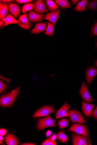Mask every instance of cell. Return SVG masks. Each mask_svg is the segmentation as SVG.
<instances>
[{
    "label": "cell",
    "instance_id": "6da1fadb",
    "mask_svg": "<svg viewBox=\"0 0 97 145\" xmlns=\"http://www.w3.org/2000/svg\"><path fill=\"white\" fill-rule=\"evenodd\" d=\"M20 87L13 90L9 93L6 95H3L0 99L1 106L7 107L11 106L15 101L18 94Z\"/></svg>",
    "mask_w": 97,
    "mask_h": 145
},
{
    "label": "cell",
    "instance_id": "7a4b0ae2",
    "mask_svg": "<svg viewBox=\"0 0 97 145\" xmlns=\"http://www.w3.org/2000/svg\"><path fill=\"white\" fill-rule=\"evenodd\" d=\"M55 121L52 119L50 114L47 118H42L38 122L37 128L39 130H43L49 127H56Z\"/></svg>",
    "mask_w": 97,
    "mask_h": 145
},
{
    "label": "cell",
    "instance_id": "3957f363",
    "mask_svg": "<svg viewBox=\"0 0 97 145\" xmlns=\"http://www.w3.org/2000/svg\"><path fill=\"white\" fill-rule=\"evenodd\" d=\"M68 112L70 116L71 121L83 124L85 122L84 117L79 112L75 110H69Z\"/></svg>",
    "mask_w": 97,
    "mask_h": 145
},
{
    "label": "cell",
    "instance_id": "277c9868",
    "mask_svg": "<svg viewBox=\"0 0 97 145\" xmlns=\"http://www.w3.org/2000/svg\"><path fill=\"white\" fill-rule=\"evenodd\" d=\"M68 131H73L78 134L84 135L87 139V131L84 125L79 124H73L68 129Z\"/></svg>",
    "mask_w": 97,
    "mask_h": 145
},
{
    "label": "cell",
    "instance_id": "5b68a950",
    "mask_svg": "<svg viewBox=\"0 0 97 145\" xmlns=\"http://www.w3.org/2000/svg\"><path fill=\"white\" fill-rule=\"evenodd\" d=\"M54 110L53 108L49 106H45L38 110L34 114L33 117L36 118L38 117H47L51 113H53Z\"/></svg>",
    "mask_w": 97,
    "mask_h": 145
},
{
    "label": "cell",
    "instance_id": "8992f818",
    "mask_svg": "<svg viewBox=\"0 0 97 145\" xmlns=\"http://www.w3.org/2000/svg\"><path fill=\"white\" fill-rule=\"evenodd\" d=\"M80 94L85 101L88 102H93L94 100L90 95L86 83L83 82L80 90Z\"/></svg>",
    "mask_w": 97,
    "mask_h": 145
},
{
    "label": "cell",
    "instance_id": "52a82bcc",
    "mask_svg": "<svg viewBox=\"0 0 97 145\" xmlns=\"http://www.w3.org/2000/svg\"><path fill=\"white\" fill-rule=\"evenodd\" d=\"M34 7V12L38 14L48 12L46 7L42 0H37L33 3Z\"/></svg>",
    "mask_w": 97,
    "mask_h": 145
},
{
    "label": "cell",
    "instance_id": "ba28073f",
    "mask_svg": "<svg viewBox=\"0 0 97 145\" xmlns=\"http://www.w3.org/2000/svg\"><path fill=\"white\" fill-rule=\"evenodd\" d=\"M60 11L61 9H59L56 11L48 13L44 19L49 21L55 26L59 18Z\"/></svg>",
    "mask_w": 97,
    "mask_h": 145
},
{
    "label": "cell",
    "instance_id": "9c48e42d",
    "mask_svg": "<svg viewBox=\"0 0 97 145\" xmlns=\"http://www.w3.org/2000/svg\"><path fill=\"white\" fill-rule=\"evenodd\" d=\"M72 138L73 145H88L87 139L84 135L73 134L72 136Z\"/></svg>",
    "mask_w": 97,
    "mask_h": 145
},
{
    "label": "cell",
    "instance_id": "30bf717a",
    "mask_svg": "<svg viewBox=\"0 0 97 145\" xmlns=\"http://www.w3.org/2000/svg\"><path fill=\"white\" fill-rule=\"evenodd\" d=\"M70 106L67 103H65L58 111L56 115V119L64 117H69V114L67 111L70 109Z\"/></svg>",
    "mask_w": 97,
    "mask_h": 145
},
{
    "label": "cell",
    "instance_id": "8fae6325",
    "mask_svg": "<svg viewBox=\"0 0 97 145\" xmlns=\"http://www.w3.org/2000/svg\"><path fill=\"white\" fill-rule=\"evenodd\" d=\"M44 14H38L31 11L29 12L28 15V19L31 22L35 23L42 22L44 21Z\"/></svg>",
    "mask_w": 97,
    "mask_h": 145
},
{
    "label": "cell",
    "instance_id": "7c38bea8",
    "mask_svg": "<svg viewBox=\"0 0 97 145\" xmlns=\"http://www.w3.org/2000/svg\"><path fill=\"white\" fill-rule=\"evenodd\" d=\"M26 13L21 16L18 19L20 23L18 25L22 29L25 30H29L32 26L27 18Z\"/></svg>",
    "mask_w": 97,
    "mask_h": 145
},
{
    "label": "cell",
    "instance_id": "4fadbf2b",
    "mask_svg": "<svg viewBox=\"0 0 97 145\" xmlns=\"http://www.w3.org/2000/svg\"><path fill=\"white\" fill-rule=\"evenodd\" d=\"M86 74V80L90 85L93 78L97 75V69L92 67H90L87 69Z\"/></svg>",
    "mask_w": 97,
    "mask_h": 145
},
{
    "label": "cell",
    "instance_id": "5bb4252c",
    "mask_svg": "<svg viewBox=\"0 0 97 145\" xmlns=\"http://www.w3.org/2000/svg\"><path fill=\"white\" fill-rule=\"evenodd\" d=\"M82 109L84 114L87 117H92L91 112L94 106V105L82 101Z\"/></svg>",
    "mask_w": 97,
    "mask_h": 145
},
{
    "label": "cell",
    "instance_id": "9a60e30c",
    "mask_svg": "<svg viewBox=\"0 0 97 145\" xmlns=\"http://www.w3.org/2000/svg\"><path fill=\"white\" fill-rule=\"evenodd\" d=\"M9 11L14 17L17 18L21 11L20 7L16 3H10L9 5Z\"/></svg>",
    "mask_w": 97,
    "mask_h": 145
},
{
    "label": "cell",
    "instance_id": "2e32d148",
    "mask_svg": "<svg viewBox=\"0 0 97 145\" xmlns=\"http://www.w3.org/2000/svg\"><path fill=\"white\" fill-rule=\"evenodd\" d=\"M47 28L46 22L37 23L36 24L35 27L31 31V33L33 34L40 33L46 31Z\"/></svg>",
    "mask_w": 97,
    "mask_h": 145
},
{
    "label": "cell",
    "instance_id": "e0dca14e",
    "mask_svg": "<svg viewBox=\"0 0 97 145\" xmlns=\"http://www.w3.org/2000/svg\"><path fill=\"white\" fill-rule=\"evenodd\" d=\"M1 20L5 22V24L3 26V28L5 27L8 25L12 24H19L20 22L16 20L12 15L9 14L5 18L1 19Z\"/></svg>",
    "mask_w": 97,
    "mask_h": 145
},
{
    "label": "cell",
    "instance_id": "ac0fdd59",
    "mask_svg": "<svg viewBox=\"0 0 97 145\" xmlns=\"http://www.w3.org/2000/svg\"><path fill=\"white\" fill-rule=\"evenodd\" d=\"M5 140L8 145H17L19 143V141L17 138L13 135L8 133L5 137Z\"/></svg>",
    "mask_w": 97,
    "mask_h": 145
},
{
    "label": "cell",
    "instance_id": "d6986e66",
    "mask_svg": "<svg viewBox=\"0 0 97 145\" xmlns=\"http://www.w3.org/2000/svg\"><path fill=\"white\" fill-rule=\"evenodd\" d=\"M9 7L7 4L1 2L0 4V16L1 19L5 18L8 14Z\"/></svg>",
    "mask_w": 97,
    "mask_h": 145
},
{
    "label": "cell",
    "instance_id": "ffe728a7",
    "mask_svg": "<svg viewBox=\"0 0 97 145\" xmlns=\"http://www.w3.org/2000/svg\"><path fill=\"white\" fill-rule=\"evenodd\" d=\"M45 4L48 10L51 12L56 11L59 8V7L51 0L45 1Z\"/></svg>",
    "mask_w": 97,
    "mask_h": 145
},
{
    "label": "cell",
    "instance_id": "44dd1931",
    "mask_svg": "<svg viewBox=\"0 0 97 145\" xmlns=\"http://www.w3.org/2000/svg\"><path fill=\"white\" fill-rule=\"evenodd\" d=\"M87 0H82L79 2L74 9L77 11L80 12L85 11L86 10V6L88 3Z\"/></svg>",
    "mask_w": 97,
    "mask_h": 145
},
{
    "label": "cell",
    "instance_id": "7402d4cb",
    "mask_svg": "<svg viewBox=\"0 0 97 145\" xmlns=\"http://www.w3.org/2000/svg\"><path fill=\"white\" fill-rule=\"evenodd\" d=\"M54 2L58 6L63 8H70L71 6L67 0H55Z\"/></svg>",
    "mask_w": 97,
    "mask_h": 145
},
{
    "label": "cell",
    "instance_id": "603a6c76",
    "mask_svg": "<svg viewBox=\"0 0 97 145\" xmlns=\"http://www.w3.org/2000/svg\"><path fill=\"white\" fill-rule=\"evenodd\" d=\"M54 26L53 24L50 22H48L47 28L44 34L49 36H52L53 34Z\"/></svg>",
    "mask_w": 97,
    "mask_h": 145
},
{
    "label": "cell",
    "instance_id": "cb8c5ba5",
    "mask_svg": "<svg viewBox=\"0 0 97 145\" xmlns=\"http://www.w3.org/2000/svg\"><path fill=\"white\" fill-rule=\"evenodd\" d=\"M58 140L63 143L67 142L68 140V137L64 133L63 131H59L57 135Z\"/></svg>",
    "mask_w": 97,
    "mask_h": 145
},
{
    "label": "cell",
    "instance_id": "d4e9b609",
    "mask_svg": "<svg viewBox=\"0 0 97 145\" xmlns=\"http://www.w3.org/2000/svg\"><path fill=\"white\" fill-rule=\"evenodd\" d=\"M33 3H27L23 5L22 8V11L23 14H25L27 11L32 10L34 8Z\"/></svg>",
    "mask_w": 97,
    "mask_h": 145
},
{
    "label": "cell",
    "instance_id": "484cf974",
    "mask_svg": "<svg viewBox=\"0 0 97 145\" xmlns=\"http://www.w3.org/2000/svg\"><path fill=\"white\" fill-rule=\"evenodd\" d=\"M69 123V121L66 118H64L59 121L57 125L60 129H64L67 127Z\"/></svg>",
    "mask_w": 97,
    "mask_h": 145
},
{
    "label": "cell",
    "instance_id": "4316f807",
    "mask_svg": "<svg viewBox=\"0 0 97 145\" xmlns=\"http://www.w3.org/2000/svg\"><path fill=\"white\" fill-rule=\"evenodd\" d=\"M87 8L92 10H97V0L90 2L87 6Z\"/></svg>",
    "mask_w": 97,
    "mask_h": 145
},
{
    "label": "cell",
    "instance_id": "83f0119b",
    "mask_svg": "<svg viewBox=\"0 0 97 145\" xmlns=\"http://www.w3.org/2000/svg\"><path fill=\"white\" fill-rule=\"evenodd\" d=\"M42 145H57L56 140H53L51 139L48 138L44 141L41 144Z\"/></svg>",
    "mask_w": 97,
    "mask_h": 145
},
{
    "label": "cell",
    "instance_id": "f1b7e54d",
    "mask_svg": "<svg viewBox=\"0 0 97 145\" xmlns=\"http://www.w3.org/2000/svg\"><path fill=\"white\" fill-rule=\"evenodd\" d=\"M7 86L1 80L0 81V93L1 94L6 89Z\"/></svg>",
    "mask_w": 97,
    "mask_h": 145
},
{
    "label": "cell",
    "instance_id": "f546056e",
    "mask_svg": "<svg viewBox=\"0 0 97 145\" xmlns=\"http://www.w3.org/2000/svg\"><path fill=\"white\" fill-rule=\"evenodd\" d=\"M15 1L20 4H22L31 3L33 1H32V0H16V1Z\"/></svg>",
    "mask_w": 97,
    "mask_h": 145
},
{
    "label": "cell",
    "instance_id": "4dcf8cb0",
    "mask_svg": "<svg viewBox=\"0 0 97 145\" xmlns=\"http://www.w3.org/2000/svg\"><path fill=\"white\" fill-rule=\"evenodd\" d=\"M92 32V34L97 36V22L95 24L93 28Z\"/></svg>",
    "mask_w": 97,
    "mask_h": 145
},
{
    "label": "cell",
    "instance_id": "1f68e13d",
    "mask_svg": "<svg viewBox=\"0 0 97 145\" xmlns=\"http://www.w3.org/2000/svg\"><path fill=\"white\" fill-rule=\"evenodd\" d=\"M93 116L97 120V106L95 108L92 113Z\"/></svg>",
    "mask_w": 97,
    "mask_h": 145
},
{
    "label": "cell",
    "instance_id": "d6a6232c",
    "mask_svg": "<svg viewBox=\"0 0 97 145\" xmlns=\"http://www.w3.org/2000/svg\"><path fill=\"white\" fill-rule=\"evenodd\" d=\"M7 130L5 129H2L0 130V134L2 136L5 135L7 133Z\"/></svg>",
    "mask_w": 97,
    "mask_h": 145
},
{
    "label": "cell",
    "instance_id": "836d02e7",
    "mask_svg": "<svg viewBox=\"0 0 97 145\" xmlns=\"http://www.w3.org/2000/svg\"><path fill=\"white\" fill-rule=\"evenodd\" d=\"M2 3H11L14 2V1H11V0H3L1 1Z\"/></svg>",
    "mask_w": 97,
    "mask_h": 145
},
{
    "label": "cell",
    "instance_id": "e575fe53",
    "mask_svg": "<svg viewBox=\"0 0 97 145\" xmlns=\"http://www.w3.org/2000/svg\"><path fill=\"white\" fill-rule=\"evenodd\" d=\"M52 133V132L51 130H48L46 133V136L47 138L50 136Z\"/></svg>",
    "mask_w": 97,
    "mask_h": 145
},
{
    "label": "cell",
    "instance_id": "d590c367",
    "mask_svg": "<svg viewBox=\"0 0 97 145\" xmlns=\"http://www.w3.org/2000/svg\"><path fill=\"white\" fill-rule=\"evenodd\" d=\"M57 138V135L56 134H54L51 137L50 139L53 140H55Z\"/></svg>",
    "mask_w": 97,
    "mask_h": 145
},
{
    "label": "cell",
    "instance_id": "8d00e7d4",
    "mask_svg": "<svg viewBox=\"0 0 97 145\" xmlns=\"http://www.w3.org/2000/svg\"><path fill=\"white\" fill-rule=\"evenodd\" d=\"M1 78H2V79H4V80H5V81H6L7 82V83L8 84H9L10 80H9V79H7L5 78H4L3 77H1Z\"/></svg>",
    "mask_w": 97,
    "mask_h": 145
},
{
    "label": "cell",
    "instance_id": "74e56055",
    "mask_svg": "<svg viewBox=\"0 0 97 145\" xmlns=\"http://www.w3.org/2000/svg\"><path fill=\"white\" fill-rule=\"evenodd\" d=\"M71 1L73 4L75 5L79 1L78 0H72Z\"/></svg>",
    "mask_w": 97,
    "mask_h": 145
},
{
    "label": "cell",
    "instance_id": "f35d334b",
    "mask_svg": "<svg viewBox=\"0 0 97 145\" xmlns=\"http://www.w3.org/2000/svg\"><path fill=\"white\" fill-rule=\"evenodd\" d=\"M20 145H36V144H34V143H24L22 144H21Z\"/></svg>",
    "mask_w": 97,
    "mask_h": 145
},
{
    "label": "cell",
    "instance_id": "ab89813d",
    "mask_svg": "<svg viewBox=\"0 0 97 145\" xmlns=\"http://www.w3.org/2000/svg\"><path fill=\"white\" fill-rule=\"evenodd\" d=\"M5 24V22L1 20L0 21V27H1L2 26L4 25Z\"/></svg>",
    "mask_w": 97,
    "mask_h": 145
},
{
    "label": "cell",
    "instance_id": "60d3db41",
    "mask_svg": "<svg viewBox=\"0 0 97 145\" xmlns=\"http://www.w3.org/2000/svg\"><path fill=\"white\" fill-rule=\"evenodd\" d=\"M2 136H3L1 135L0 136V137H1L0 138V140L1 141H2L3 139V138Z\"/></svg>",
    "mask_w": 97,
    "mask_h": 145
},
{
    "label": "cell",
    "instance_id": "b9f144b4",
    "mask_svg": "<svg viewBox=\"0 0 97 145\" xmlns=\"http://www.w3.org/2000/svg\"><path fill=\"white\" fill-rule=\"evenodd\" d=\"M94 65L97 67V60L95 62L94 64Z\"/></svg>",
    "mask_w": 97,
    "mask_h": 145
},
{
    "label": "cell",
    "instance_id": "7bdbcfd3",
    "mask_svg": "<svg viewBox=\"0 0 97 145\" xmlns=\"http://www.w3.org/2000/svg\"><path fill=\"white\" fill-rule=\"evenodd\" d=\"M3 142L2 141H1V142H0V144H1L2 143H3Z\"/></svg>",
    "mask_w": 97,
    "mask_h": 145
},
{
    "label": "cell",
    "instance_id": "ee69618b",
    "mask_svg": "<svg viewBox=\"0 0 97 145\" xmlns=\"http://www.w3.org/2000/svg\"><path fill=\"white\" fill-rule=\"evenodd\" d=\"M96 47L97 48V43H96Z\"/></svg>",
    "mask_w": 97,
    "mask_h": 145
}]
</instances>
